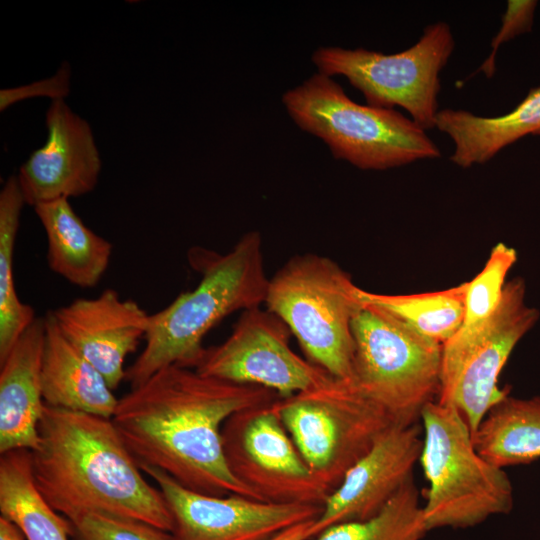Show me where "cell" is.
Instances as JSON below:
<instances>
[{
  "instance_id": "f546056e",
  "label": "cell",
  "mask_w": 540,
  "mask_h": 540,
  "mask_svg": "<svg viewBox=\"0 0 540 540\" xmlns=\"http://www.w3.org/2000/svg\"><path fill=\"white\" fill-rule=\"evenodd\" d=\"M315 520L306 521L283 530L270 540H308L314 537L313 524Z\"/></svg>"
},
{
  "instance_id": "e0dca14e",
  "label": "cell",
  "mask_w": 540,
  "mask_h": 540,
  "mask_svg": "<svg viewBox=\"0 0 540 540\" xmlns=\"http://www.w3.org/2000/svg\"><path fill=\"white\" fill-rule=\"evenodd\" d=\"M44 317H36L0 362V454L34 450L45 402L41 368Z\"/></svg>"
},
{
  "instance_id": "6da1fadb",
  "label": "cell",
  "mask_w": 540,
  "mask_h": 540,
  "mask_svg": "<svg viewBox=\"0 0 540 540\" xmlns=\"http://www.w3.org/2000/svg\"><path fill=\"white\" fill-rule=\"evenodd\" d=\"M266 388L171 365L118 400L111 418L139 465L155 467L199 493L260 500L230 471L222 428L235 413L275 402Z\"/></svg>"
},
{
  "instance_id": "484cf974",
  "label": "cell",
  "mask_w": 540,
  "mask_h": 540,
  "mask_svg": "<svg viewBox=\"0 0 540 540\" xmlns=\"http://www.w3.org/2000/svg\"><path fill=\"white\" fill-rule=\"evenodd\" d=\"M517 261L514 248L496 244L482 268L470 281L466 292L465 316L461 327H469L489 317L499 305L506 277Z\"/></svg>"
},
{
  "instance_id": "277c9868",
  "label": "cell",
  "mask_w": 540,
  "mask_h": 540,
  "mask_svg": "<svg viewBox=\"0 0 540 540\" xmlns=\"http://www.w3.org/2000/svg\"><path fill=\"white\" fill-rule=\"evenodd\" d=\"M296 125L321 138L336 159L362 170H386L441 157L426 130L395 109L361 105L331 77L316 73L286 91Z\"/></svg>"
},
{
  "instance_id": "603a6c76",
  "label": "cell",
  "mask_w": 540,
  "mask_h": 540,
  "mask_svg": "<svg viewBox=\"0 0 540 540\" xmlns=\"http://www.w3.org/2000/svg\"><path fill=\"white\" fill-rule=\"evenodd\" d=\"M468 281L448 289L415 294H379L359 288L362 302L390 313L417 333L444 344L462 326Z\"/></svg>"
},
{
  "instance_id": "cb8c5ba5",
  "label": "cell",
  "mask_w": 540,
  "mask_h": 540,
  "mask_svg": "<svg viewBox=\"0 0 540 540\" xmlns=\"http://www.w3.org/2000/svg\"><path fill=\"white\" fill-rule=\"evenodd\" d=\"M25 204L16 175L0 191V362L36 316L17 295L14 282V249Z\"/></svg>"
},
{
  "instance_id": "d6986e66",
  "label": "cell",
  "mask_w": 540,
  "mask_h": 540,
  "mask_svg": "<svg viewBox=\"0 0 540 540\" xmlns=\"http://www.w3.org/2000/svg\"><path fill=\"white\" fill-rule=\"evenodd\" d=\"M435 127L454 143L450 160L461 168L484 164L527 135L540 134V86L509 113L484 117L463 109L439 110Z\"/></svg>"
},
{
  "instance_id": "d4e9b609",
  "label": "cell",
  "mask_w": 540,
  "mask_h": 540,
  "mask_svg": "<svg viewBox=\"0 0 540 540\" xmlns=\"http://www.w3.org/2000/svg\"><path fill=\"white\" fill-rule=\"evenodd\" d=\"M427 532L412 478L377 515L334 524L308 540H422Z\"/></svg>"
},
{
  "instance_id": "2e32d148",
  "label": "cell",
  "mask_w": 540,
  "mask_h": 540,
  "mask_svg": "<svg viewBox=\"0 0 540 540\" xmlns=\"http://www.w3.org/2000/svg\"><path fill=\"white\" fill-rule=\"evenodd\" d=\"M50 313L64 338L117 389L125 380V359L145 338L150 315L113 289L95 298H77Z\"/></svg>"
},
{
  "instance_id": "7a4b0ae2",
  "label": "cell",
  "mask_w": 540,
  "mask_h": 540,
  "mask_svg": "<svg viewBox=\"0 0 540 540\" xmlns=\"http://www.w3.org/2000/svg\"><path fill=\"white\" fill-rule=\"evenodd\" d=\"M31 451L37 488L72 521L88 513L141 521L171 533L159 489L150 485L111 418L45 404Z\"/></svg>"
},
{
  "instance_id": "52a82bcc",
  "label": "cell",
  "mask_w": 540,
  "mask_h": 540,
  "mask_svg": "<svg viewBox=\"0 0 540 540\" xmlns=\"http://www.w3.org/2000/svg\"><path fill=\"white\" fill-rule=\"evenodd\" d=\"M361 301V300H360ZM352 321V384L393 424L419 423L440 387L442 345L385 310L361 301Z\"/></svg>"
},
{
  "instance_id": "ba28073f",
  "label": "cell",
  "mask_w": 540,
  "mask_h": 540,
  "mask_svg": "<svg viewBox=\"0 0 540 540\" xmlns=\"http://www.w3.org/2000/svg\"><path fill=\"white\" fill-rule=\"evenodd\" d=\"M526 284L506 282L501 301L485 320L461 327L442 345L436 401L456 409L472 435L486 414L507 395L499 376L519 341L536 325L538 309L526 301Z\"/></svg>"
},
{
  "instance_id": "9c48e42d",
  "label": "cell",
  "mask_w": 540,
  "mask_h": 540,
  "mask_svg": "<svg viewBox=\"0 0 540 540\" xmlns=\"http://www.w3.org/2000/svg\"><path fill=\"white\" fill-rule=\"evenodd\" d=\"M281 421L312 473L331 492L393 424L350 380L327 383L276 401Z\"/></svg>"
},
{
  "instance_id": "ffe728a7",
  "label": "cell",
  "mask_w": 540,
  "mask_h": 540,
  "mask_svg": "<svg viewBox=\"0 0 540 540\" xmlns=\"http://www.w3.org/2000/svg\"><path fill=\"white\" fill-rule=\"evenodd\" d=\"M34 210L47 237L50 269L75 286H96L109 266L112 244L89 229L67 199Z\"/></svg>"
},
{
  "instance_id": "7402d4cb",
  "label": "cell",
  "mask_w": 540,
  "mask_h": 540,
  "mask_svg": "<svg viewBox=\"0 0 540 540\" xmlns=\"http://www.w3.org/2000/svg\"><path fill=\"white\" fill-rule=\"evenodd\" d=\"M472 438L477 451L503 469L540 459V396L507 395L486 414Z\"/></svg>"
},
{
  "instance_id": "f1b7e54d",
  "label": "cell",
  "mask_w": 540,
  "mask_h": 540,
  "mask_svg": "<svg viewBox=\"0 0 540 540\" xmlns=\"http://www.w3.org/2000/svg\"><path fill=\"white\" fill-rule=\"evenodd\" d=\"M71 69L67 62L62 63L57 72L37 82L0 91V110L27 98L46 96L52 100L64 99L70 91Z\"/></svg>"
},
{
  "instance_id": "83f0119b",
  "label": "cell",
  "mask_w": 540,
  "mask_h": 540,
  "mask_svg": "<svg viewBox=\"0 0 540 540\" xmlns=\"http://www.w3.org/2000/svg\"><path fill=\"white\" fill-rule=\"evenodd\" d=\"M536 7L537 1L534 0H509L507 2L501 27L491 41V53L475 73L483 72L487 78L494 75L499 47L514 37L531 31Z\"/></svg>"
},
{
  "instance_id": "3957f363",
  "label": "cell",
  "mask_w": 540,
  "mask_h": 540,
  "mask_svg": "<svg viewBox=\"0 0 540 540\" xmlns=\"http://www.w3.org/2000/svg\"><path fill=\"white\" fill-rule=\"evenodd\" d=\"M189 261L201 274L200 282L149 316L145 346L126 369L131 388L171 365L195 369L205 351L203 339L215 325L265 301L269 278L259 232L246 233L225 254L195 247Z\"/></svg>"
},
{
  "instance_id": "4fadbf2b",
  "label": "cell",
  "mask_w": 540,
  "mask_h": 540,
  "mask_svg": "<svg viewBox=\"0 0 540 540\" xmlns=\"http://www.w3.org/2000/svg\"><path fill=\"white\" fill-rule=\"evenodd\" d=\"M139 466L163 495L173 521L172 540H270L287 528L316 520L322 512L321 505L199 493L160 469Z\"/></svg>"
},
{
  "instance_id": "5b68a950",
  "label": "cell",
  "mask_w": 540,
  "mask_h": 540,
  "mask_svg": "<svg viewBox=\"0 0 540 540\" xmlns=\"http://www.w3.org/2000/svg\"><path fill=\"white\" fill-rule=\"evenodd\" d=\"M421 463L428 488L422 513L427 531L467 529L511 512L514 494L503 468L476 449L461 414L436 400L422 410Z\"/></svg>"
},
{
  "instance_id": "44dd1931",
  "label": "cell",
  "mask_w": 540,
  "mask_h": 540,
  "mask_svg": "<svg viewBox=\"0 0 540 540\" xmlns=\"http://www.w3.org/2000/svg\"><path fill=\"white\" fill-rule=\"evenodd\" d=\"M0 514L25 540H71L70 521L52 508L36 486L30 450L1 454Z\"/></svg>"
},
{
  "instance_id": "7c38bea8",
  "label": "cell",
  "mask_w": 540,
  "mask_h": 540,
  "mask_svg": "<svg viewBox=\"0 0 540 540\" xmlns=\"http://www.w3.org/2000/svg\"><path fill=\"white\" fill-rule=\"evenodd\" d=\"M291 335L269 310L260 306L244 310L224 342L205 348L195 370L226 382L266 388L281 399L331 380L326 371L291 349Z\"/></svg>"
},
{
  "instance_id": "ac0fdd59",
  "label": "cell",
  "mask_w": 540,
  "mask_h": 540,
  "mask_svg": "<svg viewBox=\"0 0 540 540\" xmlns=\"http://www.w3.org/2000/svg\"><path fill=\"white\" fill-rule=\"evenodd\" d=\"M44 322L41 384L45 404L112 418L119 399L106 379L64 338L50 311Z\"/></svg>"
},
{
  "instance_id": "5bb4252c",
  "label": "cell",
  "mask_w": 540,
  "mask_h": 540,
  "mask_svg": "<svg viewBox=\"0 0 540 540\" xmlns=\"http://www.w3.org/2000/svg\"><path fill=\"white\" fill-rule=\"evenodd\" d=\"M421 431L418 423L391 424L329 494L313 524L314 536L334 524L377 515L413 478L422 450Z\"/></svg>"
},
{
  "instance_id": "9a60e30c",
  "label": "cell",
  "mask_w": 540,
  "mask_h": 540,
  "mask_svg": "<svg viewBox=\"0 0 540 540\" xmlns=\"http://www.w3.org/2000/svg\"><path fill=\"white\" fill-rule=\"evenodd\" d=\"M45 124V144L16 175L25 204L33 207L93 191L102 166L90 125L64 99L51 101Z\"/></svg>"
},
{
  "instance_id": "8fae6325",
  "label": "cell",
  "mask_w": 540,
  "mask_h": 540,
  "mask_svg": "<svg viewBox=\"0 0 540 540\" xmlns=\"http://www.w3.org/2000/svg\"><path fill=\"white\" fill-rule=\"evenodd\" d=\"M276 401L237 412L224 423L227 465L261 501L323 506L331 490L302 458L281 421Z\"/></svg>"
},
{
  "instance_id": "30bf717a",
  "label": "cell",
  "mask_w": 540,
  "mask_h": 540,
  "mask_svg": "<svg viewBox=\"0 0 540 540\" xmlns=\"http://www.w3.org/2000/svg\"><path fill=\"white\" fill-rule=\"evenodd\" d=\"M455 47L444 21L428 25L410 48L383 54L363 48L321 47L312 55L318 73L344 76L367 105L405 109L424 130L435 127L441 90L440 72Z\"/></svg>"
},
{
  "instance_id": "8992f818",
  "label": "cell",
  "mask_w": 540,
  "mask_h": 540,
  "mask_svg": "<svg viewBox=\"0 0 540 540\" xmlns=\"http://www.w3.org/2000/svg\"><path fill=\"white\" fill-rule=\"evenodd\" d=\"M358 291L336 262L306 253L292 257L269 279L264 303L287 325L306 359L335 379L351 380L352 321L362 304Z\"/></svg>"
},
{
  "instance_id": "4dcf8cb0",
  "label": "cell",
  "mask_w": 540,
  "mask_h": 540,
  "mask_svg": "<svg viewBox=\"0 0 540 540\" xmlns=\"http://www.w3.org/2000/svg\"><path fill=\"white\" fill-rule=\"evenodd\" d=\"M0 540H25V538L14 524L0 517Z\"/></svg>"
},
{
  "instance_id": "4316f807",
  "label": "cell",
  "mask_w": 540,
  "mask_h": 540,
  "mask_svg": "<svg viewBox=\"0 0 540 540\" xmlns=\"http://www.w3.org/2000/svg\"><path fill=\"white\" fill-rule=\"evenodd\" d=\"M71 523V540H172L171 534L150 524L97 513Z\"/></svg>"
}]
</instances>
